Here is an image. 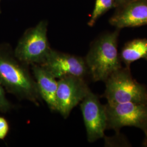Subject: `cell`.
<instances>
[{"label":"cell","mask_w":147,"mask_h":147,"mask_svg":"<svg viewBox=\"0 0 147 147\" xmlns=\"http://www.w3.org/2000/svg\"><path fill=\"white\" fill-rule=\"evenodd\" d=\"M0 84L20 100L38 106L42 98L29 65L17 59L9 44L0 45Z\"/></svg>","instance_id":"obj_1"},{"label":"cell","mask_w":147,"mask_h":147,"mask_svg":"<svg viewBox=\"0 0 147 147\" xmlns=\"http://www.w3.org/2000/svg\"><path fill=\"white\" fill-rule=\"evenodd\" d=\"M119 57L127 67L139 59L147 61V39L137 38L126 42L122 48Z\"/></svg>","instance_id":"obj_11"},{"label":"cell","mask_w":147,"mask_h":147,"mask_svg":"<svg viewBox=\"0 0 147 147\" xmlns=\"http://www.w3.org/2000/svg\"><path fill=\"white\" fill-rule=\"evenodd\" d=\"M47 26L48 22L42 20L27 29L14 51L17 59L29 66L44 62L52 49L48 41Z\"/></svg>","instance_id":"obj_4"},{"label":"cell","mask_w":147,"mask_h":147,"mask_svg":"<svg viewBox=\"0 0 147 147\" xmlns=\"http://www.w3.org/2000/svg\"><path fill=\"white\" fill-rule=\"evenodd\" d=\"M105 146L107 147H130V143L126 137L120 132H116V135L112 137H104Z\"/></svg>","instance_id":"obj_13"},{"label":"cell","mask_w":147,"mask_h":147,"mask_svg":"<svg viewBox=\"0 0 147 147\" xmlns=\"http://www.w3.org/2000/svg\"><path fill=\"white\" fill-rule=\"evenodd\" d=\"M31 66L42 99L46 102L50 110L57 112V79L40 64H32Z\"/></svg>","instance_id":"obj_10"},{"label":"cell","mask_w":147,"mask_h":147,"mask_svg":"<svg viewBox=\"0 0 147 147\" xmlns=\"http://www.w3.org/2000/svg\"><path fill=\"white\" fill-rule=\"evenodd\" d=\"M90 90L85 79L75 76L59 79L56 94L57 112L64 119L67 118Z\"/></svg>","instance_id":"obj_8"},{"label":"cell","mask_w":147,"mask_h":147,"mask_svg":"<svg viewBox=\"0 0 147 147\" xmlns=\"http://www.w3.org/2000/svg\"><path fill=\"white\" fill-rule=\"evenodd\" d=\"M40 65L56 79L75 76L85 79L89 76L84 58L53 49L51 50L44 62Z\"/></svg>","instance_id":"obj_6"},{"label":"cell","mask_w":147,"mask_h":147,"mask_svg":"<svg viewBox=\"0 0 147 147\" xmlns=\"http://www.w3.org/2000/svg\"><path fill=\"white\" fill-rule=\"evenodd\" d=\"M14 108V105L9 102L5 96V90L0 84V112L5 113Z\"/></svg>","instance_id":"obj_14"},{"label":"cell","mask_w":147,"mask_h":147,"mask_svg":"<svg viewBox=\"0 0 147 147\" xmlns=\"http://www.w3.org/2000/svg\"><path fill=\"white\" fill-rule=\"evenodd\" d=\"M1 0H0V2H1ZM1 13V8H0V13Z\"/></svg>","instance_id":"obj_18"},{"label":"cell","mask_w":147,"mask_h":147,"mask_svg":"<svg viewBox=\"0 0 147 147\" xmlns=\"http://www.w3.org/2000/svg\"><path fill=\"white\" fill-rule=\"evenodd\" d=\"M107 118V129L116 132L124 126L140 129L147 134V104L126 102L105 105Z\"/></svg>","instance_id":"obj_5"},{"label":"cell","mask_w":147,"mask_h":147,"mask_svg":"<svg viewBox=\"0 0 147 147\" xmlns=\"http://www.w3.org/2000/svg\"><path fill=\"white\" fill-rule=\"evenodd\" d=\"M80 108L88 141L93 143L104 138L107 129V118L105 105L101 104L99 96L90 90L80 102Z\"/></svg>","instance_id":"obj_7"},{"label":"cell","mask_w":147,"mask_h":147,"mask_svg":"<svg viewBox=\"0 0 147 147\" xmlns=\"http://www.w3.org/2000/svg\"><path fill=\"white\" fill-rule=\"evenodd\" d=\"M113 8H116L115 0H95L94 8L88 22V25L93 26L101 16Z\"/></svg>","instance_id":"obj_12"},{"label":"cell","mask_w":147,"mask_h":147,"mask_svg":"<svg viewBox=\"0 0 147 147\" xmlns=\"http://www.w3.org/2000/svg\"><path fill=\"white\" fill-rule=\"evenodd\" d=\"M132 0H115L116 8H119L126 4Z\"/></svg>","instance_id":"obj_16"},{"label":"cell","mask_w":147,"mask_h":147,"mask_svg":"<svg viewBox=\"0 0 147 147\" xmlns=\"http://www.w3.org/2000/svg\"><path fill=\"white\" fill-rule=\"evenodd\" d=\"M117 9L109 20L116 28L147 25V0H132Z\"/></svg>","instance_id":"obj_9"},{"label":"cell","mask_w":147,"mask_h":147,"mask_svg":"<svg viewBox=\"0 0 147 147\" xmlns=\"http://www.w3.org/2000/svg\"><path fill=\"white\" fill-rule=\"evenodd\" d=\"M104 82L106 88L103 96L107 104H147V88L132 78L130 67H123L112 74Z\"/></svg>","instance_id":"obj_3"},{"label":"cell","mask_w":147,"mask_h":147,"mask_svg":"<svg viewBox=\"0 0 147 147\" xmlns=\"http://www.w3.org/2000/svg\"><path fill=\"white\" fill-rule=\"evenodd\" d=\"M145 137L143 140V141L142 142V146L143 147H147V134L144 135Z\"/></svg>","instance_id":"obj_17"},{"label":"cell","mask_w":147,"mask_h":147,"mask_svg":"<svg viewBox=\"0 0 147 147\" xmlns=\"http://www.w3.org/2000/svg\"><path fill=\"white\" fill-rule=\"evenodd\" d=\"M120 30L116 28L104 33L91 43L84 59L89 76L94 82H105L112 74L123 67L118 51Z\"/></svg>","instance_id":"obj_2"},{"label":"cell","mask_w":147,"mask_h":147,"mask_svg":"<svg viewBox=\"0 0 147 147\" xmlns=\"http://www.w3.org/2000/svg\"><path fill=\"white\" fill-rule=\"evenodd\" d=\"M10 126L8 121L3 117L0 116V140H3L8 135Z\"/></svg>","instance_id":"obj_15"}]
</instances>
